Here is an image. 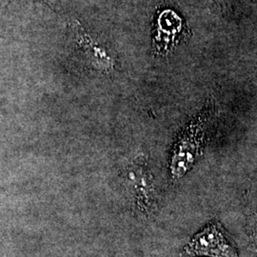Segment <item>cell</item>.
<instances>
[{
	"mask_svg": "<svg viewBox=\"0 0 257 257\" xmlns=\"http://www.w3.org/2000/svg\"><path fill=\"white\" fill-rule=\"evenodd\" d=\"M74 37L78 49L91 64L100 72L110 73L114 69L115 61L108 54L107 50L96 42L88 33H86L76 21L73 23Z\"/></svg>",
	"mask_w": 257,
	"mask_h": 257,
	"instance_id": "277c9868",
	"label": "cell"
},
{
	"mask_svg": "<svg viewBox=\"0 0 257 257\" xmlns=\"http://www.w3.org/2000/svg\"><path fill=\"white\" fill-rule=\"evenodd\" d=\"M181 257H240L234 241L220 221H209L186 244Z\"/></svg>",
	"mask_w": 257,
	"mask_h": 257,
	"instance_id": "3957f363",
	"label": "cell"
},
{
	"mask_svg": "<svg viewBox=\"0 0 257 257\" xmlns=\"http://www.w3.org/2000/svg\"><path fill=\"white\" fill-rule=\"evenodd\" d=\"M123 178L137 213L146 218L154 215L157 209V197L147 159L144 156L136 157L125 168Z\"/></svg>",
	"mask_w": 257,
	"mask_h": 257,
	"instance_id": "7a4b0ae2",
	"label": "cell"
},
{
	"mask_svg": "<svg viewBox=\"0 0 257 257\" xmlns=\"http://www.w3.org/2000/svg\"><path fill=\"white\" fill-rule=\"evenodd\" d=\"M214 120V107L208 101L201 111L178 133L169 157V173L179 180L187 175L203 155Z\"/></svg>",
	"mask_w": 257,
	"mask_h": 257,
	"instance_id": "6da1fadb",
	"label": "cell"
}]
</instances>
